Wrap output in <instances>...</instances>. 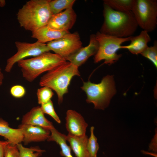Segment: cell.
<instances>
[{"label": "cell", "mask_w": 157, "mask_h": 157, "mask_svg": "<svg viewBox=\"0 0 157 157\" xmlns=\"http://www.w3.org/2000/svg\"><path fill=\"white\" fill-rule=\"evenodd\" d=\"M104 23L100 32L119 38L132 36L138 26L132 12L115 10L104 3Z\"/></svg>", "instance_id": "6da1fadb"}, {"label": "cell", "mask_w": 157, "mask_h": 157, "mask_svg": "<svg viewBox=\"0 0 157 157\" xmlns=\"http://www.w3.org/2000/svg\"><path fill=\"white\" fill-rule=\"evenodd\" d=\"M49 0H31L20 9L17 18L20 26L32 32L47 25L53 14Z\"/></svg>", "instance_id": "7a4b0ae2"}, {"label": "cell", "mask_w": 157, "mask_h": 157, "mask_svg": "<svg viewBox=\"0 0 157 157\" xmlns=\"http://www.w3.org/2000/svg\"><path fill=\"white\" fill-rule=\"evenodd\" d=\"M77 66L69 62L65 63L49 71L40 78L39 84L47 86L56 93L59 104L62 103L64 94L68 92V88L72 78L79 76Z\"/></svg>", "instance_id": "3957f363"}, {"label": "cell", "mask_w": 157, "mask_h": 157, "mask_svg": "<svg viewBox=\"0 0 157 157\" xmlns=\"http://www.w3.org/2000/svg\"><path fill=\"white\" fill-rule=\"evenodd\" d=\"M66 61L59 55L48 52L32 58L20 60L17 63L21 68L23 76L28 81L32 82L42 73Z\"/></svg>", "instance_id": "277c9868"}, {"label": "cell", "mask_w": 157, "mask_h": 157, "mask_svg": "<svg viewBox=\"0 0 157 157\" xmlns=\"http://www.w3.org/2000/svg\"><path fill=\"white\" fill-rule=\"evenodd\" d=\"M81 88L86 94V102L93 104L96 109L104 110L106 108L116 92L113 76L110 75L104 77L98 84L90 81L83 82Z\"/></svg>", "instance_id": "5b68a950"}, {"label": "cell", "mask_w": 157, "mask_h": 157, "mask_svg": "<svg viewBox=\"0 0 157 157\" xmlns=\"http://www.w3.org/2000/svg\"><path fill=\"white\" fill-rule=\"evenodd\" d=\"M95 36L99 44V48L95 55L94 62L98 63L104 60V63L109 65L114 63L119 60L122 54H117V51L121 49L123 43L130 41L131 37L119 38L100 32H98Z\"/></svg>", "instance_id": "8992f818"}, {"label": "cell", "mask_w": 157, "mask_h": 157, "mask_svg": "<svg viewBox=\"0 0 157 157\" xmlns=\"http://www.w3.org/2000/svg\"><path fill=\"white\" fill-rule=\"evenodd\" d=\"M138 26L148 33L156 29L157 24V1L135 0L131 10Z\"/></svg>", "instance_id": "52a82bcc"}, {"label": "cell", "mask_w": 157, "mask_h": 157, "mask_svg": "<svg viewBox=\"0 0 157 157\" xmlns=\"http://www.w3.org/2000/svg\"><path fill=\"white\" fill-rule=\"evenodd\" d=\"M15 45L17 52L7 61L5 70L8 72L11 71L14 65L18 61L28 57H35L50 51L47 44L38 41L33 43L17 41Z\"/></svg>", "instance_id": "ba28073f"}, {"label": "cell", "mask_w": 157, "mask_h": 157, "mask_svg": "<svg viewBox=\"0 0 157 157\" xmlns=\"http://www.w3.org/2000/svg\"><path fill=\"white\" fill-rule=\"evenodd\" d=\"M47 45L50 50L65 59L81 48L82 43L78 33L75 32L49 42Z\"/></svg>", "instance_id": "9c48e42d"}, {"label": "cell", "mask_w": 157, "mask_h": 157, "mask_svg": "<svg viewBox=\"0 0 157 157\" xmlns=\"http://www.w3.org/2000/svg\"><path fill=\"white\" fill-rule=\"evenodd\" d=\"M76 15L72 7L53 15L47 25L57 30L69 31L74 25Z\"/></svg>", "instance_id": "30bf717a"}, {"label": "cell", "mask_w": 157, "mask_h": 157, "mask_svg": "<svg viewBox=\"0 0 157 157\" xmlns=\"http://www.w3.org/2000/svg\"><path fill=\"white\" fill-rule=\"evenodd\" d=\"M65 119L68 134L78 137L86 135L88 124L81 114L75 110H69L66 112Z\"/></svg>", "instance_id": "8fae6325"}, {"label": "cell", "mask_w": 157, "mask_h": 157, "mask_svg": "<svg viewBox=\"0 0 157 157\" xmlns=\"http://www.w3.org/2000/svg\"><path fill=\"white\" fill-rule=\"evenodd\" d=\"M99 48V44L95 35H91L89 44L86 47H81L65 59L78 67L84 63L91 56L95 55Z\"/></svg>", "instance_id": "7c38bea8"}, {"label": "cell", "mask_w": 157, "mask_h": 157, "mask_svg": "<svg viewBox=\"0 0 157 157\" xmlns=\"http://www.w3.org/2000/svg\"><path fill=\"white\" fill-rule=\"evenodd\" d=\"M23 135L24 145L32 142H39L48 139L50 134L49 130L41 127L21 124L18 126Z\"/></svg>", "instance_id": "4fadbf2b"}, {"label": "cell", "mask_w": 157, "mask_h": 157, "mask_svg": "<svg viewBox=\"0 0 157 157\" xmlns=\"http://www.w3.org/2000/svg\"><path fill=\"white\" fill-rule=\"evenodd\" d=\"M22 124L38 126L50 130L54 128L51 122L44 116L40 107L33 108L22 117Z\"/></svg>", "instance_id": "5bb4252c"}, {"label": "cell", "mask_w": 157, "mask_h": 157, "mask_svg": "<svg viewBox=\"0 0 157 157\" xmlns=\"http://www.w3.org/2000/svg\"><path fill=\"white\" fill-rule=\"evenodd\" d=\"M151 40L148 33L142 30L139 35L131 36L130 43L127 45H122L121 49H127L133 54H141L148 47V43Z\"/></svg>", "instance_id": "9a60e30c"}, {"label": "cell", "mask_w": 157, "mask_h": 157, "mask_svg": "<svg viewBox=\"0 0 157 157\" xmlns=\"http://www.w3.org/2000/svg\"><path fill=\"white\" fill-rule=\"evenodd\" d=\"M69 33V31L57 30L46 25L32 32L31 37L38 42L45 43L59 39Z\"/></svg>", "instance_id": "2e32d148"}, {"label": "cell", "mask_w": 157, "mask_h": 157, "mask_svg": "<svg viewBox=\"0 0 157 157\" xmlns=\"http://www.w3.org/2000/svg\"><path fill=\"white\" fill-rule=\"evenodd\" d=\"M87 136L78 137L68 134L67 140L76 157H90L87 147Z\"/></svg>", "instance_id": "e0dca14e"}, {"label": "cell", "mask_w": 157, "mask_h": 157, "mask_svg": "<svg viewBox=\"0 0 157 157\" xmlns=\"http://www.w3.org/2000/svg\"><path fill=\"white\" fill-rule=\"evenodd\" d=\"M0 135L14 144H17L23 141V135L20 129L10 127L8 123L0 118Z\"/></svg>", "instance_id": "ac0fdd59"}, {"label": "cell", "mask_w": 157, "mask_h": 157, "mask_svg": "<svg viewBox=\"0 0 157 157\" xmlns=\"http://www.w3.org/2000/svg\"><path fill=\"white\" fill-rule=\"evenodd\" d=\"M50 131V134L47 141H54L59 145L61 149L60 154L62 156L73 157L71 148L66 143L67 135L59 132L55 128Z\"/></svg>", "instance_id": "d6986e66"}, {"label": "cell", "mask_w": 157, "mask_h": 157, "mask_svg": "<svg viewBox=\"0 0 157 157\" xmlns=\"http://www.w3.org/2000/svg\"><path fill=\"white\" fill-rule=\"evenodd\" d=\"M105 4L112 9L118 11H131L135 0H104Z\"/></svg>", "instance_id": "ffe728a7"}, {"label": "cell", "mask_w": 157, "mask_h": 157, "mask_svg": "<svg viewBox=\"0 0 157 157\" xmlns=\"http://www.w3.org/2000/svg\"><path fill=\"white\" fill-rule=\"evenodd\" d=\"M74 0H50L49 4L53 15L61 12L62 10L72 7Z\"/></svg>", "instance_id": "44dd1931"}, {"label": "cell", "mask_w": 157, "mask_h": 157, "mask_svg": "<svg viewBox=\"0 0 157 157\" xmlns=\"http://www.w3.org/2000/svg\"><path fill=\"white\" fill-rule=\"evenodd\" d=\"M17 145L20 157H39L45 151L38 146L26 148L24 147L21 143L17 144Z\"/></svg>", "instance_id": "7402d4cb"}, {"label": "cell", "mask_w": 157, "mask_h": 157, "mask_svg": "<svg viewBox=\"0 0 157 157\" xmlns=\"http://www.w3.org/2000/svg\"><path fill=\"white\" fill-rule=\"evenodd\" d=\"M94 127L92 126L90 129V135L88 138L87 147L90 157H97V154L99 149V145L97 139L94 133Z\"/></svg>", "instance_id": "603a6c76"}, {"label": "cell", "mask_w": 157, "mask_h": 157, "mask_svg": "<svg viewBox=\"0 0 157 157\" xmlns=\"http://www.w3.org/2000/svg\"><path fill=\"white\" fill-rule=\"evenodd\" d=\"M37 94L38 103L42 104L47 102L51 100L54 95L52 90L47 86H43L38 89Z\"/></svg>", "instance_id": "cb8c5ba5"}, {"label": "cell", "mask_w": 157, "mask_h": 157, "mask_svg": "<svg viewBox=\"0 0 157 157\" xmlns=\"http://www.w3.org/2000/svg\"><path fill=\"white\" fill-rule=\"evenodd\" d=\"M140 54L150 60L157 68V41L156 40H155L152 46L148 47Z\"/></svg>", "instance_id": "d4e9b609"}, {"label": "cell", "mask_w": 157, "mask_h": 157, "mask_svg": "<svg viewBox=\"0 0 157 157\" xmlns=\"http://www.w3.org/2000/svg\"><path fill=\"white\" fill-rule=\"evenodd\" d=\"M41 105L40 107L44 114L50 115L58 123H61V121L54 110L53 102L51 100Z\"/></svg>", "instance_id": "484cf974"}, {"label": "cell", "mask_w": 157, "mask_h": 157, "mask_svg": "<svg viewBox=\"0 0 157 157\" xmlns=\"http://www.w3.org/2000/svg\"><path fill=\"white\" fill-rule=\"evenodd\" d=\"M4 157H20L17 145L10 142L8 144L5 148Z\"/></svg>", "instance_id": "4316f807"}, {"label": "cell", "mask_w": 157, "mask_h": 157, "mask_svg": "<svg viewBox=\"0 0 157 157\" xmlns=\"http://www.w3.org/2000/svg\"><path fill=\"white\" fill-rule=\"evenodd\" d=\"M10 92L13 97L16 98H21L24 96L26 91L23 86L20 85H15L11 87Z\"/></svg>", "instance_id": "83f0119b"}, {"label": "cell", "mask_w": 157, "mask_h": 157, "mask_svg": "<svg viewBox=\"0 0 157 157\" xmlns=\"http://www.w3.org/2000/svg\"><path fill=\"white\" fill-rule=\"evenodd\" d=\"M157 133L154 136L153 140L151 142L149 146V150L155 152L156 153L157 151Z\"/></svg>", "instance_id": "f1b7e54d"}, {"label": "cell", "mask_w": 157, "mask_h": 157, "mask_svg": "<svg viewBox=\"0 0 157 157\" xmlns=\"http://www.w3.org/2000/svg\"><path fill=\"white\" fill-rule=\"evenodd\" d=\"M10 142L7 140L5 141L0 140V157H4L5 147Z\"/></svg>", "instance_id": "f546056e"}, {"label": "cell", "mask_w": 157, "mask_h": 157, "mask_svg": "<svg viewBox=\"0 0 157 157\" xmlns=\"http://www.w3.org/2000/svg\"><path fill=\"white\" fill-rule=\"evenodd\" d=\"M4 79V75L2 72L1 69L0 67V86L3 83Z\"/></svg>", "instance_id": "4dcf8cb0"}, {"label": "cell", "mask_w": 157, "mask_h": 157, "mask_svg": "<svg viewBox=\"0 0 157 157\" xmlns=\"http://www.w3.org/2000/svg\"><path fill=\"white\" fill-rule=\"evenodd\" d=\"M6 4V2L5 0H0V7H3Z\"/></svg>", "instance_id": "1f68e13d"}]
</instances>
